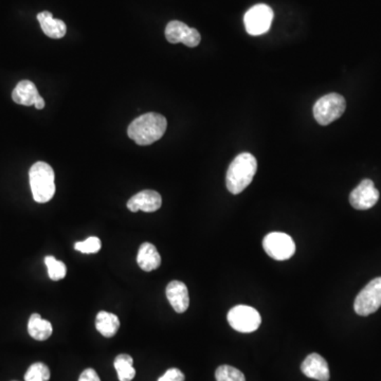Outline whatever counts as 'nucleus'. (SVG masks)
<instances>
[{"label":"nucleus","mask_w":381,"mask_h":381,"mask_svg":"<svg viewBox=\"0 0 381 381\" xmlns=\"http://www.w3.org/2000/svg\"><path fill=\"white\" fill-rule=\"evenodd\" d=\"M272 20L274 11L269 6L263 4L252 7L243 18L246 30L250 35L254 36L268 32L272 27Z\"/></svg>","instance_id":"6e6552de"},{"label":"nucleus","mask_w":381,"mask_h":381,"mask_svg":"<svg viewBox=\"0 0 381 381\" xmlns=\"http://www.w3.org/2000/svg\"><path fill=\"white\" fill-rule=\"evenodd\" d=\"M31 191L36 203H46L55 194V175L53 168L44 161H39L29 171Z\"/></svg>","instance_id":"7ed1b4c3"},{"label":"nucleus","mask_w":381,"mask_h":381,"mask_svg":"<svg viewBox=\"0 0 381 381\" xmlns=\"http://www.w3.org/2000/svg\"><path fill=\"white\" fill-rule=\"evenodd\" d=\"M166 298L175 312L178 314L187 312L189 308V291H187V285L180 281H172L166 286Z\"/></svg>","instance_id":"ddd939ff"},{"label":"nucleus","mask_w":381,"mask_h":381,"mask_svg":"<svg viewBox=\"0 0 381 381\" xmlns=\"http://www.w3.org/2000/svg\"><path fill=\"white\" fill-rule=\"evenodd\" d=\"M95 328L102 336L112 338L120 328V320L112 312H100L95 318Z\"/></svg>","instance_id":"f3484780"},{"label":"nucleus","mask_w":381,"mask_h":381,"mask_svg":"<svg viewBox=\"0 0 381 381\" xmlns=\"http://www.w3.org/2000/svg\"><path fill=\"white\" fill-rule=\"evenodd\" d=\"M162 206L161 195L153 189H145L134 195L127 203V208L132 212L143 211L147 213L156 212Z\"/></svg>","instance_id":"9b49d317"},{"label":"nucleus","mask_w":381,"mask_h":381,"mask_svg":"<svg viewBox=\"0 0 381 381\" xmlns=\"http://www.w3.org/2000/svg\"><path fill=\"white\" fill-rule=\"evenodd\" d=\"M102 243L99 237L91 236L84 241H78L74 245V249L82 253L91 254L97 253L101 249Z\"/></svg>","instance_id":"5701e85b"},{"label":"nucleus","mask_w":381,"mask_h":381,"mask_svg":"<svg viewBox=\"0 0 381 381\" xmlns=\"http://www.w3.org/2000/svg\"><path fill=\"white\" fill-rule=\"evenodd\" d=\"M50 370L45 363L36 362L33 363L25 374V380L26 381H49Z\"/></svg>","instance_id":"412c9836"},{"label":"nucleus","mask_w":381,"mask_h":381,"mask_svg":"<svg viewBox=\"0 0 381 381\" xmlns=\"http://www.w3.org/2000/svg\"><path fill=\"white\" fill-rule=\"evenodd\" d=\"M45 264L48 268V274L52 281H60L65 278L67 274V267L62 261H58L52 255L45 258Z\"/></svg>","instance_id":"aec40b11"},{"label":"nucleus","mask_w":381,"mask_h":381,"mask_svg":"<svg viewBox=\"0 0 381 381\" xmlns=\"http://www.w3.org/2000/svg\"><path fill=\"white\" fill-rule=\"evenodd\" d=\"M114 368L118 373L119 380L132 381L136 376L134 360L127 354H121L114 359Z\"/></svg>","instance_id":"6ab92c4d"},{"label":"nucleus","mask_w":381,"mask_h":381,"mask_svg":"<svg viewBox=\"0 0 381 381\" xmlns=\"http://www.w3.org/2000/svg\"><path fill=\"white\" fill-rule=\"evenodd\" d=\"M137 263L145 272H149L157 269L161 265V257L155 246L151 243H143L139 248Z\"/></svg>","instance_id":"4468645a"},{"label":"nucleus","mask_w":381,"mask_h":381,"mask_svg":"<svg viewBox=\"0 0 381 381\" xmlns=\"http://www.w3.org/2000/svg\"><path fill=\"white\" fill-rule=\"evenodd\" d=\"M263 248L266 253L276 261H286L295 252V243L288 234L272 232L263 239Z\"/></svg>","instance_id":"0eeeda50"},{"label":"nucleus","mask_w":381,"mask_h":381,"mask_svg":"<svg viewBox=\"0 0 381 381\" xmlns=\"http://www.w3.org/2000/svg\"><path fill=\"white\" fill-rule=\"evenodd\" d=\"M168 122L162 114L147 112L135 119L127 130V135L138 145H151L163 137Z\"/></svg>","instance_id":"f257e3e1"},{"label":"nucleus","mask_w":381,"mask_h":381,"mask_svg":"<svg viewBox=\"0 0 381 381\" xmlns=\"http://www.w3.org/2000/svg\"><path fill=\"white\" fill-rule=\"evenodd\" d=\"M36 86L31 81L24 80L18 83L12 93V99L16 104L24 106L35 105L41 98Z\"/></svg>","instance_id":"dca6fc26"},{"label":"nucleus","mask_w":381,"mask_h":381,"mask_svg":"<svg viewBox=\"0 0 381 381\" xmlns=\"http://www.w3.org/2000/svg\"><path fill=\"white\" fill-rule=\"evenodd\" d=\"M37 20L41 25V30L50 39H62L65 36L66 32H67L65 22L53 18V15L50 12L44 11L37 14Z\"/></svg>","instance_id":"2eb2a0df"},{"label":"nucleus","mask_w":381,"mask_h":381,"mask_svg":"<svg viewBox=\"0 0 381 381\" xmlns=\"http://www.w3.org/2000/svg\"><path fill=\"white\" fill-rule=\"evenodd\" d=\"M301 370L308 378L319 381L330 380V373L328 362L319 354H310L301 364Z\"/></svg>","instance_id":"f8f14e48"},{"label":"nucleus","mask_w":381,"mask_h":381,"mask_svg":"<svg viewBox=\"0 0 381 381\" xmlns=\"http://www.w3.org/2000/svg\"><path fill=\"white\" fill-rule=\"evenodd\" d=\"M158 381H185V375L178 368H170L160 377Z\"/></svg>","instance_id":"b1692460"},{"label":"nucleus","mask_w":381,"mask_h":381,"mask_svg":"<svg viewBox=\"0 0 381 381\" xmlns=\"http://www.w3.org/2000/svg\"><path fill=\"white\" fill-rule=\"evenodd\" d=\"M166 37L168 43H182L189 48L197 47L201 43V36L199 31L189 28L185 22L173 20L166 28Z\"/></svg>","instance_id":"1a4fd4ad"},{"label":"nucleus","mask_w":381,"mask_h":381,"mask_svg":"<svg viewBox=\"0 0 381 381\" xmlns=\"http://www.w3.org/2000/svg\"><path fill=\"white\" fill-rule=\"evenodd\" d=\"M379 199V191L370 179H364L349 195V203L356 210H368L376 205Z\"/></svg>","instance_id":"9d476101"},{"label":"nucleus","mask_w":381,"mask_h":381,"mask_svg":"<svg viewBox=\"0 0 381 381\" xmlns=\"http://www.w3.org/2000/svg\"><path fill=\"white\" fill-rule=\"evenodd\" d=\"M347 108L345 98L339 93H330L318 100L314 105V119L320 125L330 124L342 116Z\"/></svg>","instance_id":"20e7f679"},{"label":"nucleus","mask_w":381,"mask_h":381,"mask_svg":"<svg viewBox=\"0 0 381 381\" xmlns=\"http://www.w3.org/2000/svg\"><path fill=\"white\" fill-rule=\"evenodd\" d=\"M229 324L239 333H253L262 323L261 314L255 308L247 305H237L228 312Z\"/></svg>","instance_id":"39448f33"},{"label":"nucleus","mask_w":381,"mask_h":381,"mask_svg":"<svg viewBox=\"0 0 381 381\" xmlns=\"http://www.w3.org/2000/svg\"><path fill=\"white\" fill-rule=\"evenodd\" d=\"M52 324L43 319L39 314H31L28 323V333L37 341H45L52 335Z\"/></svg>","instance_id":"a211bd4d"},{"label":"nucleus","mask_w":381,"mask_h":381,"mask_svg":"<svg viewBox=\"0 0 381 381\" xmlns=\"http://www.w3.org/2000/svg\"><path fill=\"white\" fill-rule=\"evenodd\" d=\"M258 162L250 153L239 154L227 171L226 185L229 192L237 195L252 182L257 173Z\"/></svg>","instance_id":"f03ea898"},{"label":"nucleus","mask_w":381,"mask_h":381,"mask_svg":"<svg viewBox=\"0 0 381 381\" xmlns=\"http://www.w3.org/2000/svg\"><path fill=\"white\" fill-rule=\"evenodd\" d=\"M215 378L216 381H246L243 373L231 366H218Z\"/></svg>","instance_id":"4be33fe9"},{"label":"nucleus","mask_w":381,"mask_h":381,"mask_svg":"<svg viewBox=\"0 0 381 381\" xmlns=\"http://www.w3.org/2000/svg\"><path fill=\"white\" fill-rule=\"evenodd\" d=\"M34 106L37 109H43V108L45 107V101H44L43 98H39Z\"/></svg>","instance_id":"a878e982"},{"label":"nucleus","mask_w":381,"mask_h":381,"mask_svg":"<svg viewBox=\"0 0 381 381\" xmlns=\"http://www.w3.org/2000/svg\"><path fill=\"white\" fill-rule=\"evenodd\" d=\"M381 306V276L370 281L355 299L354 309L359 316L374 314Z\"/></svg>","instance_id":"423d86ee"},{"label":"nucleus","mask_w":381,"mask_h":381,"mask_svg":"<svg viewBox=\"0 0 381 381\" xmlns=\"http://www.w3.org/2000/svg\"><path fill=\"white\" fill-rule=\"evenodd\" d=\"M79 381H101V379H100L99 375L93 368H86L81 374Z\"/></svg>","instance_id":"393cba45"}]
</instances>
